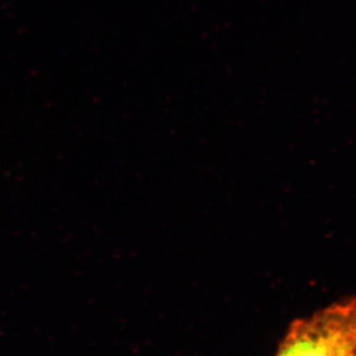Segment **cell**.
<instances>
[{"label": "cell", "mask_w": 356, "mask_h": 356, "mask_svg": "<svg viewBox=\"0 0 356 356\" xmlns=\"http://www.w3.org/2000/svg\"><path fill=\"white\" fill-rule=\"evenodd\" d=\"M276 356H356V296L294 321Z\"/></svg>", "instance_id": "obj_1"}]
</instances>
